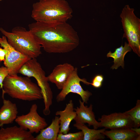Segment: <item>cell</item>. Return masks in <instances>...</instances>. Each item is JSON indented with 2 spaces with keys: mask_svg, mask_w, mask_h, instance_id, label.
I'll return each instance as SVG.
<instances>
[{
  "mask_svg": "<svg viewBox=\"0 0 140 140\" xmlns=\"http://www.w3.org/2000/svg\"><path fill=\"white\" fill-rule=\"evenodd\" d=\"M28 27L36 41L47 53H68L79 44L77 32L67 22L51 23L36 21L29 24Z\"/></svg>",
  "mask_w": 140,
  "mask_h": 140,
  "instance_id": "cell-1",
  "label": "cell"
},
{
  "mask_svg": "<svg viewBox=\"0 0 140 140\" xmlns=\"http://www.w3.org/2000/svg\"><path fill=\"white\" fill-rule=\"evenodd\" d=\"M32 7L31 16L36 22L64 23L72 17V10L65 0H40Z\"/></svg>",
  "mask_w": 140,
  "mask_h": 140,
  "instance_id": "cell-2",
  "label": "cell"
},
{
  "mask_svg": "<svg viewBox=\"0 0 140 140\" xmlns=\"http://www.w3.org/2000/svg\"><path fill=\"white\" fill-rule=\"evenodd\" d=\"M2 96L6 94L13 98L32 101L43 99L41 89L28 77L9 74L3 82Z\"/></svg>",
  "mask_w": 140,
  "mask_h": 140,
  "instance_id": "cell-3",
  "label": "cell"
},
{
  "mask_svg": "<svg viewBox=\"0 0 140 140\" xmlns=\"http://www.w3.org/2000/svg\"><path fill=\"white\" fill-rule=\"evenodd\" d=\"M0 31L6 38L8 43L16 50L31 58H36L41 53V46L29 30L23 27L13 28L11 32L0 27Z\"/></svg>",
  "mask_w": 140,
  "mask_h": 140,
  "instance_id": "cell-4",
  "label": "cell"
},
{
  "mask_svg": "<svg viewBox=\"0 0 140 140\" xmlns=\"http://www.w3.org/2000/svg\"><path fill=\"white\" fill-rule=\"evenodd\" d=\"M18 73L36 79L43 97L45 106L43 113L45 115H49L51 113L50 107L52 103L53 93L47 77L36 58H31L28 60L19 69Z\"/></svg>",
  "mask_w": 140,
  "mask_h": 140,
  "instance_id": "cell-5",
  "label": "cell"
},
{
  "mask_svg": "<svg viewBox=\"0 0 140 140\" xmlns=\"http://www.w3.org/2000/svg\"><path fill=\"white\" fill-rule=\"evenodd\" d=\"M134 10L129 5L123 8L120 16L126 38L133 51L140 56V19L134 13Z\"/></svg>",
  "mask_w": 140,
  "mask_h": 140,
  "instance_id": "cell-6",
  "label": "cell"
},
{
  "mask_svg": "<svg viewBox=\"0 0 140 140\" xmlns=\"http://www.w3.org/2000/svg\"><path fill=\"white\" fill-rule=\"evenodd\" d=\"M82 82L86 85L90 84L85 79H81L78 74V68L75 67L74 70L68 78L61 91L57 95L56 100L58 102L65 100L67 95L70 93L79 95L84 103H87L89 97L92 95L88 90H84L80 84Z\"/></svg>",
  "mask_w": 140,
  "mask_h": 140,
  "instance_id": "cell-7",
  "label": "cell"
},
{
  "mask_svg": "<svg viewBox=\"0 0 140 140\" xmlns=\"http://www.w3.org/2000/svg\"><path fill=\"white\" fill-rule=\"evenodd\" d=\"M0 45L7 51L4 64L8 69L9 74H17L23 65L31 58L15 49L4 36L0 38Z\"/></svg>",
  "mask_w": 140,
  "mask_h": 140,
  "instance_id": "cell-8",
  "label": "cell"
},
{
  "mask_svg": "<svg viewBox=\"0 0 140 140\" xmlns=\"http://www.w3.org/2000/svg\"><path fill=\"white\" fill-rule=\"evenodd\" d=\"M38 106L33 104L29 112L26 114L17 116L15 121L19 127L32 134L37 133L47 125L45 119L37 112Z\"/></svg>",
  "mask_w": 140,
  "mask_h": 140,
  "instance_id": "cell-9",
  "label": "cell"
},
{
  "mask_svg": "<svg viewBox=\"0 0 140 140\" xmlns=\"http://www.w3.org/2000/svg\"><path fill=\"white\" fill-rule=\"evenodd\" d=\"M100 127L110 129L134 127V123L125 112L115 113L108 115H103L99 119Z\"/></svg>",
  "mask_w": 140,
  "mask_h": 140,
  "instance_id": "cell-10",
  "label": "cell"
},
{
  "mask_svg": "<svg viewBox=\"0 0 140 140\" xmlns=\"http://www.w3.org/2000/svg\"><path fill=\"white\" fill-rule=\"evenodd\" d=\"M74 68L67 63L58 65L47 76L48 81L55 84L58 89H61Z\"/></svg>",
  "mask_w": 140,
  "mask_h": 140,
  "instance_id": "cell-11",
  "label": "cell"
},
{
  "mask_svg": "<svg viewBox=\"0 0 140 140\" xmlns=\"http://www.w3.org/2000/svg\"><path fill=\"white\" fill-rule=\"evenodd\" d=\"M80 106L75 109L76 116L74 120L76 123L82 124L87 123L88 126H93V129H97L100 127L99 122L95 119L94 113L93 111V105L90 104L88 107L84 105V102L79 100Z\"/></svg>",
  "mask_w": 140,
  "mask_h": 140,
  "instance_id": "cell-12",
  "label": "cell"
},
{
  "mask_svg": "<svg viewBox=\"0 0 140 140\" xmlns=\"http://www.w3.org/2000/svg\"><path fill=\"white\" fill-rule=\"evenodd\" d=\"M32 134L15 125L0 129V140H35Z\"/></svg>",
  "mask_w": 140,
  "mask_h": 140,
  "instance_id": "cell-13",
  "label": "cell"
},
{
  "mask_svg": "<svg viewBox=\"0 0 140 140\" xmlns=\"http://www.w3.org/2000/svg\"><path fill=\"white\" fill-rule=\"evenodd\" d=\"M74 110L73 101L71 100L66 104L64 110L56 112L55 115L60 116L59 119L60 121V130L59 133L65 134L69 131L70 129L69 127L70 123L76 116Z\"/></svg>",
  "mask_w": 140,
  "mask_h": 140,
  "instance_id": "cell-14",
  "label": "cell"
},
{
  "mask_svg": "<svg viewBox=\"0 0 140 140\" xmlns=\"http://www.w3.org/2000/svg\"><path fill=\"white\" fill-rule=\"evenodd\" d=\"M3 105L0 109V127L12 123L16 118L18 114L16 104L2 97Z\"/></svg>",
  "mask_w": 140,
  "mask_h": 140,
  "instance_id": "cell-15",
  "label": "cell"
},
{
  "mask_svg": "<svg viewBox=\"0 0 140 140\" xmlns=\"http://www.w3.org/2000/svg\"><path fill=\"white\" fill-rule=\"evenodd\" d=\"M60 130L59 117L55 116L50 125L42 129L35 137V140H57Z\"/></svg>",
  "mask_w": 140,
  "mask_h": 140,
  "instance_id": "cell-16",
  "label": "cell"
},
{
  "mask_svg": "<svg viewBox=\"0 0 140 140\" xmlns=\"http://www.w3.org/2000/svg\"><path fill=\"white\" fill-rule=\"evenodd\" d=\"M102 134L111 140H136L138 136L131 128H127L105 130Z\"/></svg>",
  "mask_w": 140,
  "mask_h": 140,
  "instance_id": "cell-17",
  "label": "cell"
},
{
  "mask_svg": "<svg viewBox=\"0 0 140 140\" xmlns=\"http://www.w3.org/2000/svg\"><path fill=\"white\" fill-rule=\"evenodd\" d=\"M131 48L128 43L125 42L123 46L122 45L120 47L116 49L115 51L112 53L110 51L107 54V57H111L114 59V65L111 68L112 69H117L120 66L124 68V59L126 54L130 52Z\"/></svg>",
  "mask_w": 140,
  "mask_h": 140,
  "instance_id": "cell-18",
  "label": "cell"
},
{
  "mask_svg": "<svg viewBox=\"0 0 140 140\" xmlns=\"http://www.w3.org/2000/svg\"><path fill=\"white\" fill-rule=\"evenodd\" d=\"M73 126L82 132L83 135V140H103L105 138V136L102 134L106 130L105 128L100 130L91 129L84 124L79 123H76Z\"/></svg>",
  "mask_w": 140,
  "mask_h": 140,
  "instance_id": "cell-19",
  "label": "cell"
},
{
  "mask_svg": "<svg viewBox=\"0 0 140 140\" xmlns=\"http://www.w3.org/2000/svg\"><path fill=\"white\" fill-rule=\"evenodd\" d=\"M125 112L133 121L134 128H138L140 126V100H137L134 107Z\"/></svg>",
  "mask_w": 140,
  "mask_h": 140,
  "instance_id": "cell-20",
  "label": "cell"
},
{
  "mask_svg": "<svg viewBox=\"0 0 140 140\" xmlns=\"http://www.w3.org/2000/svg\"><path fill=\"white\" fill-rule=\"evenodd\" d=\"M83 135L82 132L80 131L74 133H69L65 134L59 133L57 140H82Z\"/></svg>",
  "mask_w": 140,
  "mask_h": 140,
  "instance_id": "cell-21",
  "label": "cell"
},
{
  "mask_svg": "<svg viewBox=\"0 0 140 140\" xmlns=\"http://www.w3.org/2000/svg\"><path fill=\"white\" fill-rule=\"evenodd\" d=\"M104 80V77L102 75L97 74L95 75L92 79L90 84L93 87L98 88L101 87Z\"/></svg>",
  "mask_w": 140,
  "mask_h": 140,
  "instance_id": "cell-22",
  "label": "cell"
},
{
  "mask_svg": "<svg viewBox=\"0 0 140 140\" xmlns=\"http://www.w3.org/2000/svg\"><path fill=\"white\" fill-rule=\"evenodd\" d=\"M9 74L8 68L5 67H0V88L3 89V82L5 78Z\"/></svg>",
  "mask_w": 140,
  "mask_h": 140,
  "instance_id": "cell-23",
  "label": "cell"
},
{
  "mask_svg": "<svg viewBox=\"0 0 140 140\" xmlns=\"http://www.w3.org/2000/svg\"><path fill=\"white\" fill-rule=\"evenodd\" d=\"M6 52L7 51L5 49L0 47V62L4 61Z\"/></svg>",
  "mask_w": 140,
  "mask_h": 140,
  "instance_id": "cell-24",
  "label": "cell"
},
{
  "mask_svg": "<svg viewBox=\"0 0 140 140\" xmlns=\"http://www.w3.org/2000/svg\"><path fill=\"white\" fill-rule=\"evenodd\" d=\"M131 129L138 135H140V128H132Z\"/></svg>",
  "mask_w": 140,
  "mask_h": 140,
  "instance_id": "cell-25",
  "label": "cell"
},
{
  "mask_svg": "<svg viewBox=\"0 0 140 140\" xmlns=\"http://www.w3.org/2000/svg\"><path fill=\"white\" fill-rule=\"evenodd\" d=\"M2 0H0V1H2Z\"/></svg>",
  "mask_w": 140,
  "mask_h": 140,
  "instance_id": "cell-26",
  "label": "cell"
}]
</instances>
